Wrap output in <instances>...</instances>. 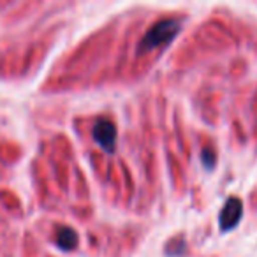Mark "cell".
<instances>
[{"label": "cell", "mask_w": 257, "mask_h": 257, "mask_svg": "<svg viewBox=\"0 0 257 257\" xmlns=\"http://www.w3.org/2000/svg\"><path fill=\"white\" fill-rule=\"evenodd\" d=\"M241 215H243V204L238 197H231L227 203L224 204L220 211V229L222 231H231L232 227H236L239 220H241Z\"/></svg>", "instance_id": "3957f363"}, {"label": "cell", "mask_w": 257, "mask_h": 257, "mask_svg": "<svg viewBox=\"0 0 257 257\" xmlns=\"http://www.w3.org/2000/svg\"><path fill=\"white\" fill-rule=\"evenodd\" d=\"M78 234L71 227H58L57 229V245L64 250H74L78 246Z\"/></svg>", "instance_id": "277c9868"}, {"label": "cell", "mask_w": 257, "mask_h": 257, "mask_svg": "<svg viewBox=\"0 0 257 257\" xmlns=\"http://www.w3.org/2000/svg\"><path fill=\"white\" fill-rule=\"evenodd\" d=\"M178 32H180L178 20H162V22L155 23L147 32V36L143 37V41L140 44V51L141 53H147V51H152L155 48L164 46V44L171 43Z\"/></svg>", "instance_id": "6da1fadb"}, {"label": "cell", "mask_w": 257, "mask_h": 257, "mask_svg": "<svg viewBox=\"0 0 257 257\" xmlns=\"http://www.w3.org/2000/svg\"><path fill=\"white\" fill-rule=\"evenodd\" d=\"M93 140L104 152L113 154L116 148V127L113 121L107 118L97 120L95 127H93Z\"/></svg>", "instance_id": "7a4b0ae2"}]
</instances>
